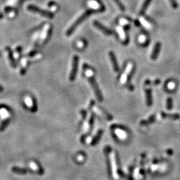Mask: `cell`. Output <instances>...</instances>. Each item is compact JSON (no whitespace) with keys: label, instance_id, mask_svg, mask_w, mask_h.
<instances>
[{"label":"cell","instance_id":"38","mask_svg":"<svg viewBox=\"0 0 180 180\" xmlns=\"http://www.w3.org/2000/svg\"><path fill=\"white\" fill-rule=\"evenodd\" d=\"M1 53H2V52H1V51H0V56H1Z\"/></svg>","mask_w":180,"mask_h":180},{"label":"cell","instance_id":"29","mask_svg":"<svg viewBox=\"0 0 180 180\" xmlns=\"http://www.w3.org/2000/svg\"><path fill=\"white\" fill-rule=\"evenodd\" d=\"M36 54H37V51H33V52H31L30 53H29V54H28V56L33 57V56H34Z\"/></svg>","mask_w":180,"mask_h":180},{"label":"cell","instance_id":"11","mask_svg":"<svg viewBox=\"0 0 180 180\" xmlns=\"http://www.w3.org/2000/svg\"><path fill=\"white\" fill-rule=\"evenodd\" d=\"M152 0H145L144 2L143 3V4L142 5V7H141L140 10V14L141 15H143L145 14L146 11L147 10V9L148 8L149 5H150V3H152Z\"/></svg>","mask_w":180,"mask_h":180},{"label":"cell","instance_id":"19","mask_svg":"<svg viewBox=\"0 0 180 180\" xmlns=\"http://www.w3.org/2000/svg\"><path fill=\"white\" fill-rule=\"evenodd\" d=\"M99 110H100L101 113H103V115H104L105 117L107 119V120H112L113 117L111 116L110 114H109V113H107L106 111L104 110V109H102V108H99Z\"/></svg>","mask_w":180,"mask_h":180},{"label":"cell","instance_id":"30","mask_svg":"<svg viewBox=\"0 0 180 180\" xmlns=\"http://www.w3.org/2000/svg\"><path fill=\"white\" fill-rule=\"evenodd\" d=\"M27 69H21L20 71V74L21 75H24V74L26 73Z\"/></svg>","mask_w":180,"mask_h":180},{"label":"cell","instance_id":"31","mask_svg":"<svg viewBox=\"0 0 180 180\" xmlns=\"http://www.w3.org/2000/svg\"><path fill=\"white\" fill-rule=\"evenodd\" d=\"M95 104V101H93V100H91V103H90V105H89V109H90L91 108V107H92V106H93V105Z\"/></svg>","mask_w":180,"mask_h":180},{"label":"cell","instance_id":"28","mask_svg":"<svg viewBox=\"0 0 180 180\" xmlns=\"http://www.w3.org/2000/svg\"><path fill=\"white\" fill-rule=\"evenodd\" d=\"M81 113L82 115V117H83V119H86V116H87V112H86V111L82 109V110L81 111Z\"/></svg>","mask_w":180,"mask_h":180},{"label":"cell","instance_id":"12","mask_svg":"<svg viewBox=\"0 0 180 180\" xmlns=\"http://www.w3.org/2000/svg\"><path fill=\"white\" fill-rule=\"evenodd\" d=\"M11 171L13 173H17V174H21V175H24V174H26L27 172H28V169H25V168L23 167H16V166H14L11 168Z\"/></svg>","mask_w":180,"mask_h":180},{"label":"cell","instance_id":"14","mask_svg":"<svg viewBox=\"0 0 180 180\" xmlns=\"http://www.w3.org/2000/svg\"><path fill=\"white\" fill-rule=\"evenodd\" d=\"M155 120H156V116L154 115H152V116H150V118H149L148 120L142 121L140 123V124L142 125V126H148V125L154 123V122H155Z\"/></svg>","mask_w":180,"mask_h":180},{"label":"cell","instance_id":"5","mask_svg":"<svg viewBox=\"0 0 180 180\" xmlns=\"http://www.w3.org/2000/svg\"><path fill=\"white\" fill-rule=\"evenodd\" d=\"M93 24L97 29H98L99 31H101L103 34L106 35V36H111V35H112V31L109 28H107V27H105V25H103L102 23L99 22L98 21H93Z\"/></svg>","mask_w":180,"mask_h":180},{"label":"cell","instance_id":"7","mask_svg":"<svg viewBox=\"0 0 180 180\" xmlns=\"http://www.w3.org/2000/svg\"><path fill=\"white\" fill-rule=\"evenodd\" d=\"M161 44L160 42H157L156 44L154 45V49L152 50V54H151V59L152 60H156L157 59L158 55H159V53L161 50Z\"/></svg>","mask_w":180,"mask_h":180},{"label":"cell","instance_id":"9","mask_svg":"<svg viewBox=\"0 0 180 180\" xmlns=\"http://www.w3.org/2000/svg\"><path fill=\"white\" fill-rule=\"evenodd\" d=\"M146 103L148 106H151L152 105V89L148 88L146 89Z\"/></svg>","mask_w":180,"mask_h":180},{"label":"cell","instance_id":"24","mask_svg":"<svg viewBox=\"0 0 180 180\" xmlns=\"http://www.w3.org/2000/svg\"><path fill=\"white\" fill-rule=\"evenodd\" d=\"M93 122H94V116L93 115H91L90 116L89 121V130H92L93 126Z\"/></svg>","mask_w":180,"mask_h":180},{"label":"cell","instance_id":"20","mask_svg":"<svg viewBox=\"0 0 180 180\" xmlns=\"http://www.w3.org/2000/svg\"><path fill=\"white\" fill-rule=\"evenodd\" d=\"M134 68H132V66H131V67L130 68V71H128V76H127V79H126V81L128 82V83H130V80L131 79H132V75L134 74Z\"/></svg>","mask_w":180,"mask_h":180},{"label":"cell","instance_id":"26","mask_svg":"<svg viewBox=\"0 0 180 180\" xmlns=\"http://www.w3.org/2000/svg\"><path fill=\"white\" fill-rule=\"evenodd\" d=\"M5 109L8 111H11V109L9 107L8 105L5 104H0V109Z\"/></svg>","mask_w":180,"mask_h":180},{"label":"cell","instance_id":"36","mask_svg":"<svg viewBox=\"0 0 180 180\" xmlns=\"http://www.w3.org/2000/svg\"><path fill=\"white\" fill-rule=\"evenodd\" d=\"M140 173L141 174H142V175H145V171L143 169H141V171H140Z\"/></svg>","mask_w":180,"mask_h":180},{"label":"cell","instance_id":"10","mask_svg":"<svg viewBox=\"0 0 180 180\" xmlns=\"http://www.w3.org/2000/svg\"><path fill=\"white\" fill-rule=\"evenodd\" d=\"M103 132L102 130H99L98 131V132H97L96 135H95L94 138H93L92 141H91V146H95V145H97V143L99 142V141L100 140L101 137L102 136Z\"/></svg>","mask_w":180,"mask_h":180},{"label":"cell","instance_id":"35","mask_svg":"<svg viewBox=\"0 0 180 180\" xmlns=\"http://www.w3.org/2000/svg\"><path fill=\"white\" fill-rule=\"evenodd\" d=\"M3 91V88L2 86L0 85V93H2Z\"/></svg>","mask_w":180,"mask_h":180},{"label":"cell","instance_id":"15","mask_svg":"<svg viewBox=\"0 0 180 180\" xmlns=\"http://www.w3.org/2000/svg\"><path fill=\"white\" fill-rule=\"evenodd\" d=\"M10 120L11 119L9 118H7L1 122V124H0V132H2L6 129L7 127L8 126L9 122H10Z\"/></svg>","mask_w":180,"mask_h":180},{"label":"cell","instance_id":"13","mask_svg":"<svg viewBox=\"0 0 180 180\" xmlns=\"http://www.w3.org/2000/svg\"><path fill=\"white\" fill-rule=\"evenodd\" d=\"M105 159H106V164H107V173L109 177H111V174H112V171H111V162L110 159L109 158V154L108 153H105Z\"/></svg>","mask_w":180,"mask_h":180},{"label":"cell","instance_id":"32","mask_svg":"<svg viewBox=\"0 0 180 180\" xmlns=\"http://www.w3.org/2000/svg\"><path fill=\"white\" fill-rule=\"evenodd\" d=\"M160 82H161V81H160L159 79H156V80H155V81H154V83L155 84V85H158V84L160 83Z\"/></svg>","mask_w":180,"mask_h":180},{"label":"cell","instance_id":"18","mask_svg":"<svg viewBox=\"0 0 180 180\" xmlns=\"http://www.w3.org/2000/svg\"><path fill=\"white\" fill-rule=\"evenodd\" d=\"M113 1H114V2L116 3L117 7H119V9H120L121 11H124L125 10H126V7H125L124 5L123 4V3L120 1V0H113Z\"/></svg>","mask_w":180,"mask_h":180},{"label":"cell","instance_id":"8","mask_svg":"<svg viewBox=\"0 0 180 180\" xmlns=\"http://www.w3.org/2000/svg\"><path fill=\"white\" fill-rule=\"evenodd\" d=\"M5 50H6L7 53H8V58H9V62H10L11 66H12L13 68H16L17 64H16V62H15L14 57H13V51L11 50V49L9 48V47H7L6 49H5Z\"/></svg>","mask_w":180,"mask_h":180},{"label":"cell","instance_id":"6","mask_svg":"<svg viewBox=\"0 0 180 180\" xmlns=\"http://www.w3.org/2000/svg\"><path fill=\"white\" fill-rule=\"evenodd\" d=\"M109 58H110L111 64H112L113 69H114V71L115 72H118L119 71V67L118 62H117L116 56H115V54L113 52H109Z\"/></svg>","mask_w":180,"mask_h":180},{"label":"cell","instance_id":"25","mask_svg":"<svg viewBox=\"0 0 180 180\" xmlns=\"http://www.w3.org/2000/svg\"><path fill=\"white\" fill-rule=\"evenodd\" d=\"M170 4L173 9H177L178 7V3L177 2V0H169Z\"/></svg>","mask_w":180,"mask_h":180},{"label":"cell","instance_id":"16","mask_svg":"<svg viewBox=\"0 0 180 180\" xmlns=\"http://www.w3.org/2000/svg\"><path fill=\"white\" fill-rule=\"evenodd\" d=\"M161 115L163 118H170L172 119H178L179 118V114H167L164 112H161Z\"/></svg>","mask_w":180,"mask_h":180},{"label":"cell","instance_id":"37","mask_svg":"<svg viewBox=\"0 0 180 180\" xmlns=\"http://www.w3.org/2000/svg\"><path fill=\"white\" fill-rule=\"evenodd\" d=\"M3 18V14L2 13H0V19H2Z\"/></svg>","mask_w":180,"mask_h":180},{"label":"cell","instance_id":"1","mask_svg":"<svg viewBox=\"0 0 180 180\" xmlns=\"http://www.w3.org/2000/svg\"><path fill=\"white\" fill-rule=\"evenodd\" d=\"M95 11H96V10H95V9H87V10H86L85 12L82 13V14L76 19L75 22L71 25V27L68 29L67 32H66V35H67L68 36H71V35L75 32V30L77 29V27L79 26L81 23H83V21H85L88 17L90 16L92 13H95Z\"/></svg>","mask_w":180,"mask_h":180},{"label":"cell","instance_id":"17","mask_svg":"<svg viewBox=\"0 0 180 180\" xmlns=\"http://www.w3.org/2000/svg\"><path fill=\"white\" fill-rule=\"evenodd\" d=\"M32 109H31V111L32 112L35 113L38 111V102H37L36 98L34 97H32Z\"/></svg>","mask_w":180,"mask_h":180},{"label":"cell","instance_id":"2","mask_svg":"<svg viewBox=\"0 0 180 180\" xmlns=\"http://www.w3.org/2000/svg\"><path fill=\"white\" fill-rule=\"evenodd\" d=\"M27 9L29 11H32V12L39 13L42 16L46 17L48 19H53L54 17V14L50 11L45 10V9H42L40 8V7L36 6L34 5H29L27 6Z\"/></svg>","mask_w":180,"mask_h":180},{"label":"cell","instance_id":"33","mask_svg":"<svg viewBox=\"0 0 180 180\" xmlns=\"http://www.w3.org/2000/svg\"><path fill=\"white\" fill-rule=\"evenodd\" d=\"M167 153L169 154V155H172V154H173V151H172L171 150H167Z\"/></svg>","mask_w":180,"mask_h":180},{"label":"cell","instance_id":"23","mask_svg":"<svg viewBox=\"0 0 180 180\" xmlns=\"http://www.w3.org/2000/svg\"><path fill=\"white\" fill-rule=\"evenodd\" d=\"M37 164V166L38 167V173L40 174V175H42V174L44 173V168L42 167V165H40L39 162H36Z\"/></svg>","mask_w":180,"mask_h":180},{"label":"cell","instance_id":"21","mask_svg":"<svg viewBox=\"0 0 180 180\" xmlns=\"http://www.w3.org/2000/svg\"><path fill=\"white\" fill-rule=\"evenodd\" d=\"M166 107H167V109L168 110H171L172 109V107H173V101H172V99L169 98L167 99V102H166Z\"/></svg>","mask_w":180,"mask_h":180},{"label":"cell","instance_id":"4","mask_svg":"<svg viewBox=\"0 0 180 180\" xmlns=\"http://www.w3.org/2000/svg\"><path fill=\"white\" fill-rule=\"evenodd\" d=\"M78 65H79V57L77 56H74L73 58V62H72L71 71L69 75V80L73 81L75 79L78 71Z\"/></svg>","mask_w":180,"mask_h":180},{"label":"cell","instance_id":"3","mask_svg":"<svg viewBox=\"0 0 180 180\" xmlns=\"http://www.w3.org/2000/svg\"><path fill=\"white\" fill-rule=\"evenodd\" d=\"M88 81H89V83L91 84V87L93 89V91H94L95 94L96 95L97 99L99 101H103V95L102 93H101L100 89H99V87L98 85H97V83L96 82V80L95 79V78L93 77V76H89L87 77Z\"/></svg>","mask_w":180,"mask_h":180},{"label":"cell","instance_id":"22","mask_svg":"<svg viewBox=\"0 0 180 180\" xmlns=\"http://www.w3.org/2000/svg\"><path fill=\"white\" fill-rule=\"evenodd\" d=\"M52 26H51L50 27V29H49V30L48 32V34H47V36H46V38L44 41V45L46 44V42L49 40V39H50L51 35H52Z\"/></svg>","mask_w":180,"mask_h":180},{"label":"cell","instance_id":"34","mask_svg":"<svg viewBox=\"0 0 180 180\" xmlns=\"http://www.w3.org/2000/svg\"><path fill=\"white\" fill-rule=\"evenodd\" d=\"M135 23H136V25H137V26H139V25H140V21L137 20V19H136V21H135Z\"/></svg>","mask_w":180,"mask_h":180},{"label":"cell","instance_id":"27","mask_svg":"<svg viewBox=\"0 0 180 180\" xmlns=\"http://www.w3.org/2000/svg\"><path fill=\"white\" fill-rule=\"evenodd\" d=\"M117 173H118V175L120 176V177L126 178V175H125V173L120 169H118V170H117Z\"/></svg>","mask_w":180,"mask_h":180}]
</instances>
